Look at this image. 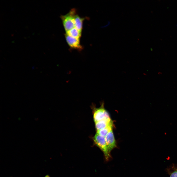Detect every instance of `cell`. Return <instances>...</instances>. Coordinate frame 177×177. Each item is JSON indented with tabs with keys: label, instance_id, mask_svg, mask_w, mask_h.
<instances>
[{
	"label": "cell",
	"instance_id": "obj_1",
	"mask_svg": "<svg viewBox=\"0 0 177 177\" xmlns=\"http://www.w3.org/2000/svg\"><path fill=\"white\" fill-rule=\"evenodd\" d=\"M77 14L76 10L74 8L65 15L61 16L60 18L66 32L75 27L74 18Z\"/></svg>",
	"mask_w": 177,
	"mask_h": 177
},
{
	"label": "cell",
	"instance_id": "obj_2",
	"mask_svg": "<svg viewBox=\"0 0 177 177\" xmlns=\"http://www.w3.org/2000/svg\"><path fill=\"white\" fill-rule=\"evenodd\" d=\"M93 140L96 145L103 152L106 160L108 161L111 156L108 149L105 137L96 133L93 137Z\"/></svg>",
	"mask_w": 177,
	"mask_h": 177
},
{
	"label": "cell",
	"instance_id": "obj_3",
	"mask_svg": "<svg viewBox=\"0 0 177 177\" xmlns=\"http://www.w3.org/2000/svg\"><path fill=\"white\" fill-rule=\"evenodd\" d=\"M110 118L108 112L102 106L97 109L94 111L93 118L95 122Z\"/></svg>",
	"mask_w": 177,
	"mask_h": 177
},
{
	"label": "cell",
	"instance_id": "obj_4",
	"mask_svg": "<svg viewBox=\"0 0 177 177\" xmlns=\"http://www.w3.org/2000/svg\"><path fill=\"white\" fill-rule=\"evenodd\" d=\"M65 37L67 44L71 48L80 51L82 50L83 47L80 44V39L72 37L66 34Z\"/></svg>",
	"mask_w": 177,
	"mask_h": 177
},
{
	"label": "cell",
	"instance_id": "obj_5",
	"mask_svg": "<svg viewBox=\"0 0 177 177\" xmlns=\"http://www.w3.org/2000/svg\"><path fill=\"white\" fill-rule=\"evenodd\" d=\"M107 147L109 152L114 148L117 147L116 142L113 130L110 131L105 137Z\"/></svg>",
	"mask_w": 177,
	"mask_h": 177
},
{
	"label": "cell",
	"instance_id": "obj_6",
	"mask_svg": "<svg viewBox=\"0 0 177 177\" xmlns=\"http://www.w3.org/2000/svg\"><path fill=\"white\" fill-rule=\"evenodd\" d=\"M113 123L110 118L95 122V127L97 130L98 131L105 128Z\"/></svg>",
	"mask_w": 177,
	"mask_h": 177
},
{
	"label": "cell",
	"instance_id": "obj_7",
	"mask_svg": "<svg viewBox=\"0 0 177 177\" xmlns=\"http://www.w3.org/2000/svg\"><path fill=\"white\" fill-rule=\"evenodd\" d=\"M85 18L81 17L77 14L74 18L75 27L81 33L83 29V23Z\"/></svg>",
	"mask_w": 177,
	"mask_h": 177
},
{
	"label": "cell",
	"instance_id": "obj_8",
	"mask_svg": "<svg viewBox=\"0 0 177 177\" xmlns=\"http://www.w3.org/2000/svg\"><path fill=\"white\" fill-rule=\"evenodd\" d=\"M66 32L65 34L67 35L77 39H80L81 36V33L75 27Z\"/></svg>",
	"mask_w": 177,
	"mask_h": 177
},
{
	"label": "cell",
	"instance_id": "obj_9",
	"mask_svg": "<svg viewBox=\"0 0 177 177\" xmlns=\"http://www.w3.org/2000/svg\"><path fill=\"white\" fill-rule=\"evenodd\" d=\"M113 123L103 129L97 131V133L101 136L105 137L108 133L112 130Z\"/></svg>",
	"mask_w": 177,
	"mask_h": 177
},
{
	"label": "cell",
	"instance_id": "obj_10",
	"mask_svg": "<svg viewBox=\"0 0 177 177\" xmlns=\"http://www.w3.org/2000/svg\"><path fill=\"white\" fill-rule=\"evenodd\" d=\"M170 177H177V171L173 172L171 175Z\"/></svg>",
	"mask_w": 177,
	"mask_h": 177
}]
</instances>
